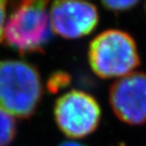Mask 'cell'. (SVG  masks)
Returning <instances> with one entry per match:
<instances>
[{"instance_id": "3957f363", "label": "cell", "mask_w": 146, "mask_h": 146, "mask_svg": "<svg viewBox=\"0 0 146 146\" xmlns=\"http://www.w3.org/2000/svg\"><path fill=\"white\" fill-rule=\"evenodd\" d=\"M47 6L41 0L19 3L5 23L6 43L21 53L41 52L53 33Z\"/></svg>"}, {"instance_id": "52a82bcc", "label": "cell", "mask_w": 146, "mask_h": 146, "mask_svg": "<svg viewBox=\"0 0 146 146\" xmlns=\"http://www.w3.org/2000/svg\"><path fill=\"white\" fill-rule=\"evenodd\" d=\"M16 133L14 118L0 111V146H8Z\"/></svg>"}, {"instance_id": "9c48e42d", "label": "cell", "mask_w": 146, "mask_h": 146, "mask_svg": "<svg viewBox=\"0 0 146 146\" xmlns=\"http://www.w3.org/2000/svg\"><path fill=\"white\" fill-rule=\"evenodd\" d=\"M5 17H6V2L0 0V42L4 40Z\"/></svg>"}, {"instance_id": "5b68a950", "label": "cell", "mask_w": 146, "mask_h": 146, "mask_svg": "<svg viewBox=\"0 0 146 146\" xmlns=\"http://www.w3.org/2000/svg\"><path fill=\"white\" fill-rule=\"evenodd\" d=\"M110 103L121 121L130 125L146 123V73L133 72L118 79L110 90Z\"/></svg>"}, {"instance_id": "7a4b0ae2", "label": "cell", "mask_w": 146, "mask_h": 146, "mask_svg": "<svg viewBox=\"0 0 146 146\" xmlns=\"http://www.w3.org/2000/svg\"><path fill=\"white\" fill-rule=\"evenodd\" d=\"M88 60L98 76L118 80L135 72L139 65V54L134 40L127 33L108 30L90 43Z\"/></svg>"}, {"instance_id": "277c9868", "label": "cell", "mask_w": 146, "mask_h": 146, "mask_svg": "<svg viewBox=\"0 0 146 146\" xmlns=\"http://www.w3.org/2000/svg\"><path fill=\"white\" fill-rule=\"evenodd\" d=\"M54 115L59 129L69 138L79 139L96 131L102 111L94 96L80 90H70L56 102Z\"/></svg>"}, {"instance_id": "6da1fadb", "label": "cell", "mask_w": 146, "mask_h": 146, "mask_svg": "<svg viewBox=\"0 0 146 146\" xmlns=\"http://www.w3.org/2000/svg\"><path fill=\"white\" fill-rule=\"evenodd\" d=\"M39 72L27 62L0 61V111L11 117L34 114L42 98Z\"/></svg>"}, {"instance_id": "30bf717a", "label": "cell", "mask_w": 146, "mask_h": 146, "mask_svg": "<svg viewBox=\"0 0 146 146\" xmlns=\"http://www.w3.org/2000/svg\"><path fill=\"white\" fill-rule=\"evenodd\" d=\"M59 146H85L81 143H78L76 141H65L63 143H61Z\"/></svg>"}, {"instance_id": "ba28073f", "label": "cell", "mask_w": 146, "mask_h": 146, "mask_svg": "<svg viewBox=\"0 0 146 146\" xmlns=\"http://www.w3.org/2000/svg\"><path fill=\"white\" fill-rule=\"evenodd\" d=\"M103 4L106 8L113 10V11H124V10H128L135 6L137 4V1L135 0H108V1H104Z\"/></svg>"}, {"instance_id": "8992f818", "label": "cell", "mask_w": 146, "mask_h": 146, "mask_svg": "<svg viewBox=\"0 0 146 146\" xmlns=\"http://www.w3.org/2000/svg\"><path fill=\"white\" fill-rule=\"evenodd\" d=\"M49 15L53 32L65 39L89 35L98 23L96 7L85 1H56L51 6Z\"/></svg>"}]
</instances>
